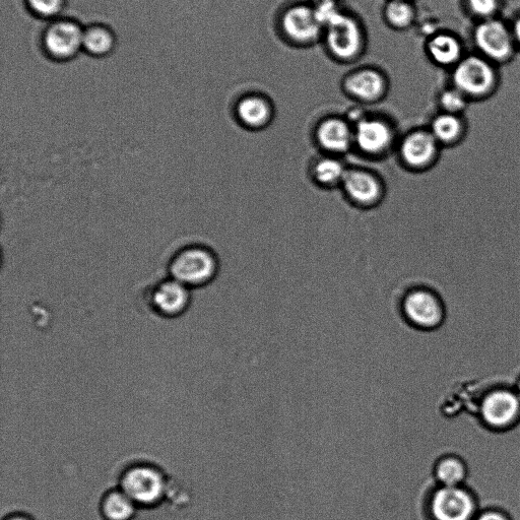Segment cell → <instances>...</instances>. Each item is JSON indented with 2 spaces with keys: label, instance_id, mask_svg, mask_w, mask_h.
<instances>
[{
  "label": "cell",
  "instance_id": "19",
  "mask_svg": "<svg viewBox=\"0 0 520 520\" xmlns=\"http://www.w3.org/2000/svg\"><path fill=\"white\" fill-rule=\"evenodd\" d=\"M349 168L337 156L328 155L315 160L311 166L313 180L321 187L342 185Z\"/></svg>",
  "mask_w": 520,
  "mask_h": 520
},
{
  "label": "cell",
  "instance_id": "6",
  "mask_svg": "<svg viewBox=\"0 0 520 520\" xmlns=\"http://www.w3.org/2000/svg\"><path fill=\"white\" fill-rule=\"evenodd\" d=\"M406 319L416 329L432 331L440 328L445 319V307L440 297L428 289L410 291L403 300Z\"/></svg>",
  "mask_w": 520,
  "mask_h": 520
},
{
  "label": "cell",
  "instance_id": "17",
  "mask_svg": "<svg viewBox=\"0 0 520 520\" xmlns=\"http://www.w3.org/2000/svg\"><path fill=\"white\" fill-rule=\"evenodd\" d=\"M152 302L161 314L177 316L184 312L190 303L189 288L171 278L155 288Z\"/></svg>",
  "mask_w": 520,
  "mask_h": 520
},
{
  "label": "cell",
  "instance_id": "20",
  "mask_svg": "<svg viewBox=\"0 0 520 520\" xmlns=\"http://www.w3.org/2000/svg\"><path fill=\"white\" fill-rule=\"evenodd\" d=\"M382 15L386 25L395 31L409 30L417 20L416 8L409 0H387Z\"/></svg>",
  "mask_w": 520,
  "mask_h": 520
},
{
  "label": "cell",
  "instance_id": "24",
  "mask_svg": "<svg viewBox=\"0 0 520 520\" xmlns=\"http://www.w3.org/2000/svg\"><path fill=\"white\" fill-rule=\"evenodd\" d=\"M114 47V37L102 27H94L84 32L83 48L96 56L108 54Z\"/></svg>",
  "mask_w": 520,
  "mask_h": 520
},
{
  "label": "cell",
  "instance_id": "1",
  "mask_svg": "<svg viewBox=\"0 0 520 520\" xmlns=\"http://www.w3.org/2000/svg\"><path fill=\"white\" fill-rule=\"evenodd\" d=\"M322 42L333 59L353 63L366 51V31L360 19L345 10L324 26Z\"/></svg>",
  "mask_w": 520,
  "mask_h": 520
},
{
  "label": "cell",
  "instance_id": "10",
  "mask_svg": "<svg viewBox=\"0 0 520 520\" xmlns=\"http://www.w3.org/2000/svg\"><path fill=\"white\" fill-rule=\"evenodd\" d=\"M400 158L413 171H425L434 165L440 155V145L429 129H415L400 143Z\"/></svg>",
  "mask_w": 520,
  "mask_h": 520
},
{
  "label": "cell",
  "instance_id": "9",
  "mask_svg": "<svg viewBox=\"0 0 520 520\" xmlns=\"http://www.w3.org/2000/svg\"><path fill=\"white\" fill-rule=\"evenodd\" d=\"M122 492L136 504L152 506L163 497L165 481L162 474L152 467L130 469L122 478Z\"/></svg>",
  "mask_w": 520,
  "mask_h": 520
},
{
  "label": "cell",
  "instance_id": "23",
  "mask_svg": "<svg viewBox=\"0 0 520 520\" xmlns=\"http://www.w3.org/2000/svg\"><path fill=\"white\" fill-rule=\"evenodd\" d=\"M102 513L106 520H132L136 503L124 492H111L102 503Z\"/></svg>",
  "mask_w": 520,
  "mask_h": 520
},
{
  "label": "cell",
  "instance_id": "15",
  "mask_svg": "<svg viewBox=\"0 0 520 520\" xmlns=\"http://www.w3.org/2000/svg\"><path fill=\"white\" fill-rule=\"evenodd\" d=\"M235 114L244 127L259 130L272 123L275 117V108L268 97L253 93L243 96L237 102Z\"/></svg>",
  "mask_w": 520,
  "mask_h": 520
},
{
  "label": "cell",
  "instance_id": "31",
  "mask_svg": "<svg viewBox=\"0 0 520 520\" xmlns=\"http://www.w3.org/2000/svg\"><path fill=\"white\" fill-rule=\"evenodd\" d=\"M7 520H32L31 518L24 515H12Z\"/></svg>",
  "mask_w": 520,
  "mask_h": 520
},
{
  "label": "cell",
  "instance_id": "11",
  "mask_svg": "<svg viewBox=\"0 0 520 520\" xmlns=\"http://www.w3.org/2000/svg\"><path fill=\"white\" fill-rule=\"evenodd\" d=\"M455 88L466 96L482 97L495 85V73L484 59L469 57L463 60L453 76Z\"/></svg>",
  "mask_w": 520,
  "mask_h": 520
},
{
  "label": "cell",
  "instance_id": "22",
  "mask_svg": "<svg viewBox=\"0 0 520 520\" xmlns=\"http://www.w3.org/2000/svg\"><path fill=\"white\" fill-rule=\"evenodd\" d=\"M432 60L442 67H447L459 60L462 48L457 39L448 34L433 36L427 45Z\"/></svg>",
  "mask_w": 520,
  "mask_h": 520
},
{
  "label": "cell",
  "instance_id": "29",
  "mask_svg": "<svg viewBox=\"0 0 520 520\" xmlns=\"http://www.w3.org/2000/svg\"><path fill=\"white\" fill-rule=\"evenodd\" d=\"M474 520H512L511 516L502 508H482Z\"/></svg>",
  "mask_w": 520,
  "mask_h": 520
},
{
  "label": "cell",
  "instance_id": "18",
  "mask_svg": "<svg viewBox=\"0 0 520 520\" xmlns=\"http://www.w3.org/2000/svg\"><path fill=\"white\" fill-rule=\"evenodd\" d=\"M429 130L440 147L457 145L465 136V124L460 115L445 112L432 119Z\"/></svg>",
  "mask_w": 520,
  "mask_h": 520
},
{
  "label": "cell",
  "instance_id": "12",
  "mask_svg": "<svg viewBox=\"0 0 520 520\" xmlns=\"http://www.w3.org/2000/svg\"><path fill=\"white\" fill-rule=\"evenodd\" d=\"M342 187L350 202L363 209L378 206L384 197L380 178L364 169H349Z\"/></svg>",
  "mask_w": 520,
  "mask_h": 520
},
{
  "label": "cell",
  "instance_id": "3",
  "mask_svg": "<svg viewBox=\"0 0 520 520\" xmlns=\"http://www.w3.org/2000/svg\"><path fill=\"white\" fill-rule=\"evenodd\" d=\"M482 508L474 494L464 486L435 490L428 503L431 520H474Z\"/></svg>",
  "mask_w": 520,
  "mask_h": 520
},
{
  "label": "cell",
  "instance_id": "28",
  "mask_svg": "<svg viewBox=\"0 0 520 520\" xmlns=\"http://www.w3.org/2000/svg\"><path fill=\"white\" fill-rule=\"evenodd\" d=\"M474 14L482 18L491 17L498 8V0H469Z\"/></svg>",
  "mask_w": 520,
  "mask_h": 520
},
{
  "label": "cell",
  "instance_id": "4",
  "mask_svg": "<svg viewBox=\"0 0 520 520\" xmlns=\"http://www.w3.org/2000/svg\"><path fill=\"white\" fill-rule=\"evenodd\" d=\"M285 40L297 47H310L322 42L323 26L308 3L287 7L279 19Z\"/></svg>",
  "mask_w": 520,
  "mask_h": 520
},
{
  "label": "cell",
  "instance_id": "5",
  "mask_svg": "<svg viewBox=\"0 0 520 520\" xmlns=\"http://www.w3.org/2000/svg\"><path fill=\"white\" fill-rule=\"evenodd\" d=\"M355 146L367 157H382L395 143V130L381 116L364 113L352 123Z\"/></svg>",
  "mask_w": 520,
  "mask_h": 520
},
{
  "label": "cell",
  "instance_id": "13",
  "mask_svg": "<svg viewBox=\"0 0 520 520\" xmlns=\"http://www.w3.org/2000/svg\"><path fill=\"white\" fill-rule=\"evenodd\" d=\"M315 141L324 152L339 157L355 146L354 127L346 117L329 116L317 124Z\"/></svg>",
  "mask_w": 520,
  "mask_h": 520
},
{
  "label": "cell",
  "instance_id": "2",
  "mask_svg": "<svg viewBox=\"0 0 520 520\" xmlns=\"http://www.w3.org/2000/svg\"><path fill=\"white\" fill-rule=\"evenodd\" d=\"M217 256L204 246L181 250L170 264L171 278L190 288L208 285L218 274Z\"/></svg>",
  "mask_w": 520,
  "mask_h": 520
},
{
  "label": "cell",
  "instance_id": "14",
  "mask_svg": "<svg viewBox=\"0 0 520 520\" xmlns=\"http://www.w3.org/2000/svg\"><path fill=\"white\" fill-rule=\"evenodd\" d=\"M83 42L84 32L72 22L55 24L45 36L47 50L52 56L59 59L74 57L83 48Z\"/></svg>",
  "mask_w": 520,
  "mask_h": 520
},
{
  "label": "cell",
  "instance_id": "27",
  "mask_svg": "<svg viewBox=\"0 0 520 520\" xmlns=\"http://www.w3.org/2000/svg\"><path fill=\"white\" fill-rule=\"evenodd\" d=\"M29 4L37 15L51 18L62 11L64 0H29Z\"/></svg>",
  "mask_w": 520,
  "mask_h": 520
},
{
  "label": "cell",
  "instance_id": "21",
  "mask_svg": "<svg viewBox=\"0 0 520 520\" xmlns=\"http://www.w3.org/2000/svg\"><path fill=\"white\" fill-rule=\"evenodd\" d=\"M469 475L465 461L455 455H448L438 461L435 466V477L440 486H464Z\"/></svg>",
  "mask_w": 520,
  "mask_h": 520
},
{
  "label": "cell",
  "instance_id": "16",
  "mask_svg": "<svg viewBox=\"0 0 520 520\" xmlns=\"http://www.w3.org/2000/svg\"><path fill=\"white\" fill-rule=\"evenodd\" d=\"M475 39L479 49L491 59L505 60L512 53L513 36L501 22H484L476 30Z\"/></svg>",
  "mask_w": 520,
  "mask_h": 520
},
{
  "label": "cell",
  "instance_id": "32",
  "mask_svg": "<svg viewBox=\"0 0 520 520\" xmlns=\"http://www.w3.org/2000/svg\"><path fill=\"white\" fill-rule=\"evenodd\" d=\"M515 392H516L517 396L520 399V378L517 381V384H516V387H515Z\"/></svg>",
  "mask_w": 520,
  "mask_h": 520
},
{
  "label": "cell",
  "instance_id": "7",
  "mask_svg": "<svg viewBox=\"0 0 520 520\" xmlns=\"http://www.w3.org/2000/svg\"><path fill=\"white\" fill-rule=\"evenodd\" d=\"M480 417L493 430H506L515 425L520 419V399L515 389L491 390L481 402Z\"/></svg>",
  "mask_w": 520,
  "mask_h": 520
},
{
  "label": "cell",
  "instance_id": "25",
  "mask_svg": "<svg viewBox=\"0 0 520 520\" xmlns=\"http://www.w3.org/2000/svg\"><path fill=\"white\" fill-rule=\"evenodd\" d=\"M323 28L345 11L341 0H307Z\"/></svg>",
  "mask_w": 520,
  "mask_h": 520
},
{
  "label": "cell",
  "instance_id": "8",
  "mask_svg": "<svg viewBox=\"0 0 520 520\" xmlns=\"http://www.w3.org/2000/svg\"><path fill=\"white\" fill-rule=\"evenodd\" d=\"M344 93L352 100L371 105L385 99L389 91L387 76L372 67L356 69L349 73L342 83Z\"/></svg>",
  "mask_w": 520,
  "mask_h": 520
},
{
  "label": "cell",
  "instance_id": "33",
  "mask_svg": "<svg viewBox=\"0 0 520 520\" xmlns=\"http://www.w3.org/2000/svg\"><path fill=\"white\" fill-rule=\"evenodd\" d=\"M409 2H413V0H409Z\"/></svg>",
  "mask_w": 520,
  "mask_h": 520
},
{
  "label": "cell",
  "instance_id": "26",
  "mask_svg": "<svg viewBox=\"0 0 520 520\" xmlns=\"http://www.w3.org/2000/svg\"><path fill=\"white\" fill-rule=\"evenodd\" d=\"M443 112L460 115L467 108V99L458 89L448 90L439 99Z\"/></svg>",
  "mask_w": 520,
  "mask_h": 520
},
{
  "label": "cell",
  "instance_id": "30",
  "mask_svg": "<svg viewBox=\"0 0 520 520\" xmlns=\"http://www.w3.org/2000/svg\"><path fill=\"white\" fill-rule=\"evenodd\" d=\"M513 35L515 39L520 43V19H518L514 24Z\"/></svg>",
  "mask_w": 520,
  "mask_h": 520
}]
</instances>
